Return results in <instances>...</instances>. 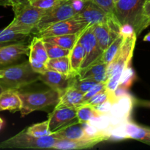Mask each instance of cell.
Wrapping results in <instances>:
<instances>
[{
	"mask_svg": "<svg viewBox=\"0 0 150 150\" xmlns=\"http://www.w3.org/2000/svg\"><path fill=\"white\" fill-rule=\"evenodd\" d=\"M120 35L122 37L123 40L137 36L134 27L130 23H124V24L121 25L120 29Z\"/></svg>",
	"mask_w": 150,
	"mask_h": 150,
	"instance_id": "cell-36",
	"label": "cell"
},
{
	"mask_svg": "<svg viewBox=\"0 0 150 150\" xmlns=\"http://www.w3.org/2000/svg\"><path fill=\"white\" fill-rule=\"evenodd\" d=\"M29 63H30L31 66H32V69H33L35 72L40 73V74L44 73V72L46 71V70H48L47 65L45 63L42 62L36 59L29 57Z\"/></svg>",
	"mask_w": 150,
	"mask_h": 150,
	"instance_id": "cell-37",
	"label": "cell"
},
{
	"mask_svg": "<svg viewBox=\"0 0 150 150\" xmlns=\"http://www.w3.org/2000/svg\"><path fill=\"white\" fill-rule=\"evenodd\" d=\"M135 103V98L130 94L118 98L108 113L111 120V127L130 120Z\"/></svg>",
	"mask_w": 150,
	"mask_h": 150,
	"instance_id": "cell-12",
	"label": "cell"
},
{
	"mask_svg": "<svg viewBox=\"0 0 150 150\" xmlns=\"http://www.w3.org/2000/svg\"><path fill=\"white\" fill-rule=\"evenodd\" d=\"M136 79V74L135 70L130 67L129 64L124 70L121 75V77L120 79V83L119 86H122L123 88L129 89L134 81Z\"/></svg>",
	"mask_w": 150,
	"mask_h": 150,
	"instance_id": "cell-30",
	"label": "cell"
},
{
	"mask_svg": "<svg viewBox=\"0 0 150 150\" xmlns=\"http://www.w3.org/2000/svg\"><path fill=\"white\" fill-rule=\"evenodd\" d=\"M89 2V0H71L72 5H73V9L77 13V14L81 13Z\"/></svg>",
	"mask_w": 150,
	"mask_h": 150,
	"instance_id": "cell-39",
	"label": "cell"
},
{
	"mask_svg": "<svg viewBox=\"0 0 150 150\" xmlns=\"http://www.w3.org/2000/svg\"><path fill=\"white\" fill-rule=\"evenodd\" d=\"M147 0H117L114 14L120 24L130 23L134 27L137 36L146 29L144 7Z\"/></svg>",
	"mask_w": 150,
	"mask_h": 150,
	"instance_id": "cell-3",
	"label": "cell"
},
{
	"mask_svg": "<svg viewBox=\"0 0 150 150\" xmlns=\"http://www.w3.org/2000/svg\"><path fill=\"white\" fill-rule=\"evenodd\" d=\"M49 130L51 133H55L70 125L78 122L77 108L64 105H56L54 111L48 114Z\"/></svg>",
	"mask_w": 150,
	"mask_h": 150,
	"instance_id": "cell-11",
	"label": "cell"
},
{
	"mask_svg": "<svg viewBox=\"0 0 150 150\" xmlns=\"http://www.w3.org/2000/svg\"><path fill=\"white\" fill-rule=\"evenodd\" d=\"M25 129L29 135L37 138L51 136L52 134L49 130V122H48V120L42 122L32 125Z\"/></svg>",
	"mask_w": 150,
	"mask_h": 150,
	"instance_id": "cell-28",
	"label": "cell"
},
{
	"mask_svg": "<svg viewBox=\"0 0 150 150\" xmlns=\"http://www.w3.org/2000/svg\"><path fill=\"white\" fill-rule=\"evenodd\" d=\"M85 51L83 47L79 41L74 46V48L71 50L70 54V69H71V76L73 77L79 76V73L81 71L82 63L84 60Z\"/></svg>",
	"mask_w": 150,
	"mask_h": 150,
	"instance_id": "cell-22",
	"label": "cell"
},
{
	"mask_svg": "<svg viewBox=\"0 0 150 150\" xmlns=\"http://www.w3.org/2000/svg\"><path fill=\"white\" fill-rule=\"evenodd\" d=\"M40 80V73L32 69L29 62L0 69V86L4 90L18 89Z\"/></svg>",
	"mask_w": 150,
	"mask_h": 150,
	"instance_id": "cell-2",
	"label": "cell"
},
{
	"mask_svg": "<svg viewBox=\"0 0 150 150\" xmlns=\"http://www.w3.org/2000/svg\"><path fill=\"white\" fill-rule=\"evenodd\" d=\"M22 102L18 90L8 89L0 94V111H9L11 113L21 111Z\"/></svg>",
	"mask_w": 150,
	"mask_h": 150,
	"instance_id": "cell-18",
	"label": "cell"
},
{
	"mask_svg": "<svg viewBox=\"0 0 150 150\" xmlns=\"http://www.w3.org/2000/svg\"><path fill=\"white\" fill-rule=\"evenodd\" d=\"M29 45L24 42H15L0 49V69L5 68L20 59L23 55H29Z\"/></svg>",
	"mask_w": 150,
	"mask_h": 150,
	"instance_id": "cell-16",
	"label": "cell"
},
{
	"mask_svg": "<svg viewBox=\"0 0 150 150\" xmlns=\"http://www.w3.org/2000/svg\"><path fill=\"white\" fill-rule=\"evenodd\" d=\"M143 40L144 41V42H150V32L147 34V35H145Z\"/></svg>",
	"mask_w": 150,
	"mask_h": 150,
	"instance_id": "cell-44",
	"label": "cell"
},
{
	"mask_svg": "<svg viewBox=\"0 0 150 150\" xmlns=\"http://www.w3.org/2000/svg\"><path fill=\"white\" fill-rule=\"evenodd\" d=\"M99 140H68V139H58L54 144L53 149L60 150L83 149H89L98 144L100 143Z\"/></svg>",
	"mask_w": 150,
	"mask_h": 150,
	"instance_id": "cell-20",
	"label": "cell"
},
{
	"mask_svg": "<svg viewBox=\"0 0 150 150\" xmlns=\"http://www.w3.org/2000/svg\"><path fill=\"white\" fill-rule=\"evenodd\" d=\"M29 36V34L18 33L4 28L0 30V42H24Z\"/></svg>",
	"mask_w": 150,
	"mask_h": 150,
	"instance_id": "cell-29",
	"label": "cell"
},
{
	"mask_svg": "<svg viewBox=\"0 0 150 150\" xmlns=\"http://www.w3.org/2000/svg\"><path fill=\"white\" fill-rule=\"evenodd\" d=\"M24 0H0V6L3 7H8V6H13L22 2Z\"/></svg>",
	"mask_w": 150,
	"mask_h": 150,
	"instance_id": "cell-41",
	"label": "cell"
},
{
	"mask_svg": "<svg viewBox=\"0 0 150 150\" xmlns=\"http://www.w3.org/2000/svg\"><path fill=\"white\" fill-rule=\"evenodd\" d=\"M103 115L95 109V106L89 104H83L77 108V117L80 122H87L89 120Z\"/></svg>",
	"mask_w": 150,
	"mask_h": 150,
	"instance_id": "cell-26",
	"label": "cell"
},
{
	"mask_svg": "<svg viewBox=\"0 0 150 150\" xmlns=\"http://www.w3.org/2000/svg\"><path fill=\"white\" fill-rule=\"evenodd\" d=\"M148 130H149V137H150V127H147Z\"/></svg>",
	"mask_w": 150,
	"mask_h": 150,
	"instance_id": "cell-47",
	"label": "cell"
},
{
	"mask_svg": "<svg viewBox=\"0 0 150 150\" xmlns=\"http://www.w3.org/2000/svg\"><path fill=\"white\" fill-rule=\"evenodd\" d=\"M3 91H4V89H2V87H1V86H0V94H1V92H3Z\"/></svg>",
	"mask_w": 150,
	"mask_h": 150,
	"instance_id": "cell-46",
	"label": "cell"
},
{
	"mask_svg": "<svg viewBox=\"0 0 150 150\" xmlns=\"http://www.w3.org/2000/svg\"><path fill=\"white\" fill-rule=\"evenodd\" d=\"M58 139L52 135L37 138L23 130L0 143V149H53Z\"/></svg>",
	"mask_w": 150,
	"mask_h": 150,
	"instance_id": "cell-6",
	"label": "cell"
},
{
	"mask_svg": "<svg viewBox=\"0 0 150 150\" xmlns=\"http://www.w3.org/2000/svg\"><path fill=\"white\" fill-rule=\"evenodd\" d=\"M83 31L80 32H77V33L68 34V35L47 37V38H43L42 40H43L44 42L56 44V45H59V46H61L62 48L71 51L74 48V46L77 43L78 41H79Z\"/></svg>",
	"mask_w": 150,
	"mask_h": 150,
	"instance_id": "cell-21",
	"label": "cell"
},
{
	"mask_svg": "<svg viewBox=\"0 0 150 150\" xmlns=\"http://www.w3.org/2000/svg\"><path fill=\"white\" fill-rule=\"evenodd\" d=\"M45 48H46L47 54H48L49 59L59 58V57H66L70 55L71 51L66 48H62L61 46L56 45L54 43L44 42Z\"/></svg>",
	"mask_w": 150,
	"mask_h": 150,
	"instance_id": "cell-31",
	"label": "cell"
},
{
	"mask_svg": "<svg viewBox=\"0 0 150 150\" xmlns=\"http://www.w3.org/2000/svg\"><path fill=\"white\" fill-rule=\"evenodd\" d=\"M3 124H4V120L0 117V130H1V128L2 127Z\"/></svg>",
	"mask_w": 150,
	"mask_h": 150,
	"instance_id": "cell-45",
	"label": "cell"
},
{
	"mask_svg": "<svg viewBox=\"0 0 150 150\" xmlns=\"http://www.w3.org/2000/svg\"><path fill=\"white\" fill-rule=\"evenodd\" d=\"M35 7L49 11L59 3L60 0H28Z\"/></svg>",
	"mask_w": 150,
	"mask_h": 150,
	"instance_id": "cell-33",
	"label": "cell"
},
{
	"mask_svg": "<svg viewBox=\"0 0 150 150\" xmlns=\"http://www.w3.org/2000/svg\"><path fill=\"white\" fill-rule=\"evenodd\" d=\"M78 77V76H77ZM77 77L76 78L74 81V83L72 85L73 86H74L75 88H76L77 89H79L81 92H83V93H86L90 89H92L95 84L98 83V82H96L95 81L92 80L91 79H77Z\"/></svg>",
	"mask_w": 150,
	"mask_h": 150,
	"instance_id": "cell-32",
	"label": "cell"
},
{
	"mask_svg": "<svg viewBox=\"0 0 150 150\" xmlns=\"http://www.w3.org/2000/svg\"><path fill=\"white\" fill-rule=\"evenodd\" d=\"M46 65L48 70H54L66 76H71L70 55L59 58L49 59Z\"/></svg>",
	"mask_w": 150,
	"mask_h": 150,
	"instance_id": "cell-24",
	"label": "cell"
},
{
	"mask_svg": "<svg viewBox=\"0 0 150 150\" xmlns=\"http://www.w3.org/2000/svg\"><path fill=\"white\" fill-rule=\"evenodd\" d=\"M89 1H92V0H89Z\"/></svg>",
	"mask_w": 150,
	"mask_h": 150,
	"instance_id": "cell-49",
	"label": "cell"
},
{
	"mask_svg": "<svg viewBox=\"0 0 150 150\" xmlns=\"http://www.w3.org/2000/svg\"><path fill=\"white\" fill-rule=\"evenodd\" d=\"M29 57L36 59L45 64L48 62L49 57L42 38L36 36L32 39L29 45Z\"/></svg>",
	"mask_w": 150,
	"mask_h": 150,
	"instance_id": "cell-23",
	"label": "cell"
},
{
	"mask_svg": "<svg viewBox=\"0 0 150 150\" xmlns=\"http://www.w3.org/2000/svg\"><path fill=\"white\" fill-rule=\"evenodd\" d=\"M89 26L87 22L76 15L74 17L67 20L57 22L47 27L41 29L35 32L36 36L41 38L57 35H68L80 32Z\"/></svg>",
	"mask_w": 150,
	"mask_h": 150,
	"instance_id": "cell-8",
	"label": "cell"
},
{
	"mask_svg": "<svg viewBox=\"0 0 150 150\" xmlns=\"http://www.w3.org/2000/svg\"><path fill=\"white\" fill-rule=\"evenodd\" d=\"M108 65V64L103 62L101 59H99L90 64L89 67H86L84 70L81 72L79 75V78L80 79H91L97 75L107 73Z\"/></svg>",
	"mask_w": 150,
	"mask_h": 150,
	"instance_id": "cell-25",
	"label": "cell"
},
{
	"mask_svg": "<svg viewBox=\"0 0 150 150\" xmlns=\"http://www.w3.org/2000/svg\"><path fill=\"white\" fill-rule=\"evenodd\" d=\"M97 5L110 14H114L115 2L114 0H92Z\"/></svg>",
	"mask_w": 150,
	"mask_h": 150,
	"instance_id": "cell-35",
	"label": "cell"
},
{
	"mask_svg": "<svg viewBox=\"0 0 150 150\" xmlns=\"http://www.w3.org/2000/svg\"><path fill=\"white\" fill-rule=\"evenodd\" d=\"M123 38L121 35H119L117 38L114 40V42L108 46V48L103 51L102 56H101L100 59L103 62L109 64L110 62H112L116 57V56L118 54L119 51H120V48L122 46V44L123 42Z\"/></svg>",
	"mask_w": 150,
	"mask_h": 150,
	"instance_id": "cell-27",
	"label": "cell"
},
{
	"mask_svg": "<svg viewBox=\"0 0 150 150\" xmlns=\"http://www.w3.org/2000/svg\"><path fill=\"white\" fill-rule=\"evenodd\" d=\"M109 140L134 139L150 145V137L147 127H142L128 120L111 127L108 131Z\"/></svg>",
	"mask_w": 150,
	"mask_h": 150,
	"instance_id": "cell-7",
	"label": "cell"
},
{
	"mask_svg": "<svg viewBox=\"0 0 150 150\" xmlns=\"http://www.w3.org/2000/svg\"><path fill=\"white\" fill-rule=\"evenodd\" d=\"M114 2H116V1H117V0H114Z\"/></svg>",
	"mask_w": 150,
	"mask_h": 150,
	"instance_id": "cell-48",
	"label": "cell"
},
{
	"mask_svg": "<svg viewBox=\"0 0 150 150\" xmlns=\"http://www.w3.org/2000/svg\"><path fill=\"white\" fill-rule=\"evenodd\" d=\"M13 43H15V42H0V49L4 48V47L7 46V45H10V44Z\"/></svg>",
	"mask_w": 150,
	"mask_h": 150,
	"instance_id": "cell-43",
	"label": "cell"
},
{
	"mask_svg": "<svg viewBox=\"0 0 150 150\" xmlns=\"http://www.w3.org/2000/svg\"><path fill=\"white\" fill-rule=\"evenodd\" d=\"M77 15L90 26L98 23H120L115 15L108 13L92 1H89L85 8Z\"/></svg>",
	"mask_w": 150,
	"mask_h": 150,
	"instance_id": "cell-13",
	"label": "cell"
},
{
	"mask_svg": "<svg viewBox=\"0 0 150 150\" xmlns=\"http://www.w3.org/2000/svg\"><path fill=\"white\" fill-rule=\"evenodd\" d=\"M79 41L83 47L85 51L84 60L82 63L81 73L92 63L100 59L103 51L101 50L96 37L94 34L92 26L90 25L83 31Z\"/></svg>",
	"mask_w": 150,
	"mask_h": 150,
	"instance_id": "cell-9",
	"label": "cell"
},
{
	"mask_svg": "<svg viewBox=\"0 0 150 150\" xmlns=\"http://www.w3.org/2000/svg\"><path fill=\"white\" fill-rule=\"evenodd\" d=\"M76 15H77V13L73 9L71 0H60L59 3L56 7L44 15L37 25L34 32L57 22L71 18Z\"/></svg>",
	"mask_w": 150,
	"mask_h": 150,
	"instance_id": "cell-10",
	"label": "cell"
},
{
	"mask_svg": "<svg viewBox=\"0 0 150 150\" xmlns=\"http://www.w3.org/2000/svg\"><path fill=\"white\" fill-rule=\"evenodd\" d=\"M106 85L107 82H100L98 83L97 84H95L92 89H89L87 92L84 94V97H83V100H84V104L86 103V101L89 100V99L92 98V97L95 96V95H97L98 93L100 92L101 91L104 90L105 89H106Z\"/></svg>",
	"mask_w": 150,
	"mask_h": 150,
	"instance_id": "cell-34",
	"label": "cell"
},
{
	"mask_svg": "<svg viewBox=\"0 0 150 150\" xmlns=\"http://www.w3.org/2000/svg\"><path fill=\"white\" fill-rule=\"evenodd\" d=\"M121 24L118 23H98L92 25L96 39L103 51H105L120 35Z\"/></svg>",
	"mask_w": 150,
	"mask_h": 150,
	"instance_id": "cell-15",
	"label": "cell"
},
{
	"mask_svg": "<svg viewBox=\"0 0 150 150\" xmlns=\"http://www.w3.org/2000/svg\"><path fill=\"white\" fill-rule=\"evenodd\" d=\"M136 38L137 36L124 40L117 55L112 62L108 64L107 68L108 81L107 82L106 88L112 92H115L116 89L118 87L123 70L130 64L136 45Z\"/></svg>",
	"mask_w": 150,
	"mask_h": 150,
	"instance_id": "cell-4",
	"label": "cell"
},
{
	"mask_svg": "<svg viewBox=\"0 0 150 150\" xmlns=\"http://www.w3.org/2000/svg\"><path fill=\"white\" fill-rule=\"evenodd\" d=\"M12 7L14 18L5 28L18 33L29 35L34 32L40 19L48 12L35 7L28 0H24Z\"/></svg>",
	"mask_w": 150,
	"mask_h": 150,
	"instance_id": "cell-1",
	"label": "cell"
},
{
	"mask_svg": "<svg viewBox=\"0 0 150 150\" xmlns=\"http://www.w3.org/2000/svg\"><path fill=\"white\" fill-rule=\"evenodd\" d=\"M83 97V92L71 86L66 89L64 93L60 96L59 102L57 103V105H64L70 108H77L84 104Z\"/></svg>",
	"mask_w": 150,
	"mask_h": 150,
	"instance_id": "cell-19",
	"label": "cell"
},
{
	"mask_svg": "<svg viewBox=\"0 0 150 150\" xmlns=\"http://www.w3.org/2000/svg\"><path fill=\"white\" fill-rule=\"evenodd\" d=\"M53 136L57 139H68V140H93L90 139L85 132L82 122L73 123L58 131L53 133ZM98 140V139H95ZM100 141V140H99ZM101 142V141H100Z\"/></svg>",
	"mask_w": 150,
	"mask_h": 150,
	"instance_id": "cell-17",
	"label": "cell"
},
{
	"mask_svg": "<svg viewBox=\"0 0 150 150\" xmlns=\"http://www.w3.org/2000/svg\"><path fill=\"white\" fill-rule=\"evenodd\" d=\"M144 16L145 27L146 28L150 25V0H147L145 4Z\"/></svg>",
	"mask_w": 150,
	"mask_h": 150,
	"instance_id": "cell-40",
	"label": "cell"
},
{
	"mask_svg": "<svg viewBox=\"0 0 150 150\" xmlns=\"http://www.w3.org/2000/svg\"><path fill=\"white\" fill-rule=\"evenodd\" d=\"M139 104L142 106L150 108V101H141V102H139Z\"/></svg>",
	"mask_w": 150,
	"mask_h": 150,
	"instance_id": "cell-42",
	"label": "cell"
},
{
	"mask_svg": "<svg viewBox=\"0 0 150 150\" xmlns=\"http://www.w3.org/2000/svg\"><path fill=\"white\" fill-rule=\"evenodd\" d=\"M114 103H113L112 101L108 100L105 101V102L103 103L99 104V105H95V108L98 112H100L102 114H108L110 111H111V108H112V105Z\"/></svg>",
	"mask_w": 150,
	"mask_h": 150,
	"instance_id": "cell-38",
	"label": "cell"
},
{
	"mask_svg": "<svg viewBox=\"0 0 150 150\" xmlns=\"http://www.w3.org/2000/svg\"><path fill=\"white\" fill-rule=\"evenodd\" d=\"M19 96L22 102L21 114L22 117L32 111L42 110L48 106L57 105L59 102L60 95L58 92L51 89L39 92H20Z\"/></svg>",
	"mask_w": 150,
	"mask_h": 150,
	"instance_id": "cell-5",
	"label": "cell"
},
{
	"mask_svg": "<svg viewBox=\"0 0 150 150\" xmlns=\"http://www.w3.org/2000/svg\"><path fill=\"white\" fill-rule=\"evenodd\" d=\"M76 77L66 76L61 73L51 70H47L44 73L40 74V80L48 85L51 89L58 92L60 96L64 93L66 89L73 84Z\"/></svg>",
	"mask_w": 150,
	"mask_h": 150,
	"instance_id": "cell-14",
	"label": "cell"
}]
</instances>
